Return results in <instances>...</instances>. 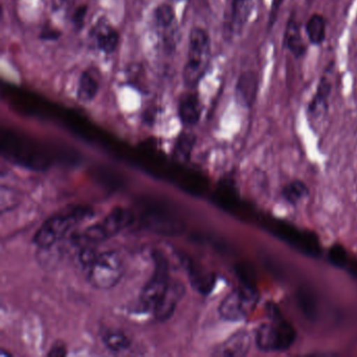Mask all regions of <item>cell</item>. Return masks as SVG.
<instances>
[{
  "label": "cell",
  "instance_id": "4fadbf2b",
  "mask_svg": "<svg viewBox=\"0 0 357 357\" xmlns=\"http://www.w3.org/2000/svg\"><path fill=\"white\" fill-rule=\"evenodd\" d=\"M258 74L255 70H245L238 77L235 87V98L238 104L245 108H252L258 97Z\"/></svg>",
  "mask_w": 357,
  "mask_h": 357
},
{
  "label": "cell",
  "instance_id": "277c9868",
  "mask_svg": "<svg viewBox=\"0 0 357 357\" xmlns=\"http://www.w3.org/2000/svg\"><path fill=\"white\" fill-rule=\"evenodd\" d=\"M132 221V214L128 210L124 208H114L101 221L75 236L74 242L83 248L103 243L129 227Z\"/></svg>",
  "mask_w": 357,
  "mask_h": 357
},
{
  "label": "cell",
  "instance_id": "4316f807",
  "mask_svg": "<svg viewBox=\"0 0 357 357\" xmlns=\"http://www.w3.org/2000/svg\"><path fill=\"white\" fill-rule=\"evenodd\" d=\"M66 3V0H52V8H53L54 11H56V10L60 9Z\"/></svg>",
  "mask_w": 357,
  "mask_h": 357
},
{
  "label": "cell",
  "instance_id": "d4e9b609",
  "mask_svg": "<svg viewBox=\"0 0 357 357\" xmlns=\"http://www.w3.org/2000/svg\"><path fill=\"white\" fill-rule=\"evenodd\" d=\"M61 37V32L53 26H45L39 34V38L43 41H57Z\"/></svg>",
  "mask_w": 357,
  "mask_h": 357
},
{
  "label": "cell",
  "instance_id": "30bf717a",
  "mask_svg": "<svg viewBox=\"0 0 357 357\" xmlns=\"http://www.w3.org/2000/svg\"><path fill=\"white\" fill-rule=\"evenodd\" d=\"M330 66H331V62H330L329 66L326 68L324 74L321 75L317 91L307 107V114L310 120H319L327 114L328 109H329V99L332 91V68Z\"/></svg>",
  "mask_w": 357,
  "mask_h": 357
},
{
  "label": "cell",
  "instance_id": "ba28073f",
  "mask_svg": "<svg viewBox=\"0 0 357 357\" xmlns=\"http://www.w3.org/2000/svg\"><path fill=\"white\" fill-rule=\"evenodd\" d=\"M254 9V0H227L225 11V34L233 38L241 34Z\"/></svg>",
  "mask_w": 357,
  "mask_h": 357
},
{
  "label": "cell",
  "instance_id": "9a60e30c",
  "mask_svg": "<svg viewBox=\"0 0 357 357\" xmlns=\"http://www.w3.org/2000/svg\"><path fill=\"white\" fill-rule=\"evenodd\" d=\"M179 120L185 126H195L202 114V105L197 93H185L181 96L177 105Z\"/></svg>",
  "mask_w": 357,
  "mask_h": 357
},
{
  "label": "cell",
  "instance_id": "ffe728a7",
  "mask_svg": "<svg viewBox=\"0 0 357 357\" xmlns=\"http://www.w3.org/2000/svg\"><path fill=\"white\" fill-rule=\"evenodd\" d=\"M308 194V189L306 185L302 181H294L288 183L282 192V195L285 198L286 202L289 204H296L304 199Z\"/></svg>",
  "mask_w": 357,
  "mask_h": 357
},
{
  "label": "cell",
  "instance_id": "603a6c76",
  "mask_svg": "<svg viewBox=\"0 0 357 357\" xmlns=\"http://www.w3.org/2000/svg\"><path fill=\"white\" fill-rule=\"evenodd\" d=\"M87 12H89V7L86 5H81L76 8L72 16V22L75 30H82L85 24V20H86Z\"/></svg>",
  "mask_w": 357,
  "mask_h": 357
},
{
  "label": "cell",
  "instance_id": "5bb4252c",
  "mask_svg": "<svg viewBox=\"0 0 357 357\" xmlns=\"http://www.w3.org/2000/svg\"><path fill=\"white\" fill-rule=\"evenodd\" d=\"M283 43L284 47L296 59L306 55L307 43L302 35V26L294 13L290 15L286 24Z\"/></svg>",
  "mask_w": 357,
  "mask_h": 357
},
{
  "label": "cell",
  "instance_id": "ac0fdd59",
  "mask_svg": "<svg viewBox=\"0 0 357 357\" xmlns=\"http://www.w3.org/2000/svg\"><path fill=\"white\" fill-rule=\"evenodd\" d=\"M100 337L104 346L112 352H124L128 350L131 344L130 338L127 336V334L116 328H102L100 330Z\"/></svg>",
  "mask_w": 357,
  "mask_h": 357
},
{
  "label": "cell",
  "instance_id": "9c48e42d",
  "mask_svg": "<svg viewBox=\"0 0 357 357\" xmlns=\"http://www.w3.org/2000/svg\"><path fill=\"white\" fill-rule=\"evenodd\" d=\"M89 38L93 47L105 55L114 54L120 43L118 30L105 17H100L93 24L89 31Z\"/></svg>",
  "mask_w": 357,
  "mask_h": 357
},
{
  "label": "cell",
  "instance_id": "3957f363",
  "mask_svg": "<svg viewBox=\"0 0 357 357\" xmlns=\"http://www.w3.org/2000/svg\"><path fill=\"white\" fill-rule=\"evenodd\" d=\"M212 43L208 31L195 26L190 31L187 62L183 68V79L185 86L196 89L210 68Z\"/></svg>",
  "mask_w": 357,
  "mask_h": 357
},
{
  "label": "cell",
  "instance_id": "e0dca14e",
  "mask_svg": "<svg viewBox=\"0 0 357 357\" xmlns=\"http://www.w3.org/2000/svg\"><path fill=\"white\" fill-rule=\"evenodd\" d=\"M100 91V81L93 70L82 72L77 85L76 96L81 103H91L97 97Z\"/></svg>",
  "mask_w": 357,
  "mask_h": 357
},
{
  "label": "cell",
  "instance_id": "52a82bcc",
  "mask_svg": "<svg viewBox=\"0 0 357 357\" xmlns=\"http://www.w3.org/2000/svg\"><path fill=\"white\" fill-rule=\"evenodd\" d=\"M258 294L252 287H240L229 292L219 306V313L227 321L245 319L258 303Z\"/></svg>",
  "mask_w": 357,
  "mask_h": 357
},
{
  "label": "cell",
  "instance_id": "2e32d148",
  "mask_svg": "<svg viewBox=\"0 0 357 357\" xmlns=\"http://www.w3.org/2000/svg\"><path fill=\"white\" fill-rule=\"evenodd\" d=\"M252 340L246 331H238L215 349L217 356H244L250 349Z\"/></svg>",
  "mask_w": 357,
  "mask_h": 357
},
{
  "label": "cell",
  "instance_id": "5b68a950",
  "mask_svg": "<svg viewBox=\"0 0 357 357\" xmlns=\"http://www.w3.org/2000/svg\"><path fill=\"white\" fill-rule=\"evenodd\" d=\"M296 332L291 324L283 319H271L262 324L256 332V344L264 352H281L294 344Z\"/></svg>",
  "mask_w": 357,
  "mask_h": 357
},
{
  "label": "cell",
  "instance_id": "7402d4cb",
  "mask_svg": "<svg viewBox=\"0 0 357 357\" xmlns=\"http://www.w3.org/2000/svg\"><path fill=\"white\" fill-rule=\"evenodd\" d=\"M195 141V135L192 133H181L177 139L176 145H175L176 155L181 158H188L191 153Z\"/></svg>",
  "mask_w": 357,
  "mask_h": 357
},
{
  "label": "cell",
  "instance_id": "d6986e66",
  "mask_svg": "<svg viewBox=\"0 0 357 357\" xmlns=\"http://www.w3.org/2000/svg\"><path fill=\"white\" fill-rule=\"evenodd\" d=\"M305 33L310 45L314 47L323 45L327 35V20L321 14L314 13L305 24Z\"/></svg>",
  "mask_w": 357,
  "mask_h": 357
},
{
  "label": "cell",
  "instance_id": "7c38bea8",
  "mask_svg": "<svg viewBox=\"0 0 357 357\" xmlns=\"http://www.w3.org/2000/svg\"><path fill=\"white\" fill-rule=\"evenodd\" d=\"M185 294V285L181 281L171 280L166 292L154 308L153 314L155 319L160 321L170 319Z\"/></svg>",
  "mask_w": 357,
  "mask_h": 357
},
{
  "label": "cell",
  "instance_id": "44dd1931",
  "mask_svg": "<svg viewBox=\"0 0 357 357\" xmlns=\"http://www.w3.org/2000/svg\"><path fill=\"white\" fill-rule=\"evenodd\" d=\"M192 286L202 294H208L215 284V279L212 275L208 273H202V271H193L190 273Z\"/></svg>",
  "mask_w": 357,
  "mask_h": 357
},
{
  "label": "cell",
  "instance_id": "484cf974",
  "mask_svg": "<svg viewBox=\"0 0 357 357\" xmlns=\"http://www.w3.org/2000/svg\"><path fill=\"white\" fill-rule=\"evenodd\" d=\"M64 355H66V346H64V344H60V342L54 344L49 352V356L52 357H60L64 356Z\"/></svg>",
  "mask_w": 357,
  "mask_h": 357
},
{
  "label": "cell",
  "instance_id": "8992f818",
  "mask_svg": "<svg viewBox=\"0 0 357 357\" xmlns=\"http://www.w3.org/2000/svg\"><path fill=\"white\" fill-rule=\"evenodd\" d=\"M153 260V273L144 286L139 296V306L144 311L154 310L171 281L166 257L160 252H154Z\"/></svg>",
  "mask_w": 357,
  "mask_h": 357
},
{
  "label": "cell",
  "instance_id": "cb8c5ba5",
  "mask_svg": "<svg viewBox=\"0 0 357 357\" xmlns=\"http://www.w3.org/2000/svg\"><path fill=\"white\" fill-rule=\"evenodd\" d=\"M285 0H271V10H269L268 15V24H267V28L268 30H271L275 26V22L278 20V16H279L280 9L283 6Z\"/></svg>",
  "mask_w": 357,
  "mask_h": 357
},
{
  "label": "cell",
  "instance_id": "7a4b0ae2",
  "mask_svg": "<svg viewBox=\"0 0 357 357\" xmlns=\"http://www.w3.org/2000/svg\"><path fill=\"white\" fill-rule=\"evenodd\" d=\"M93 216V210L89 206H66L54 216L50 217L33 237V242L39 248H50L61 241L68 233L83 221Z\"/></svg>",
  "mask_w": 357,
  "mask_h": 357
},
{
  "label": "cell",
  "instance_id": "6da1fadb",
  "mask_svg": "<svg viewBox=\"0 0 357 357\" xmlns=\"http://www.w3.org/2000/svg\"><path fill=\"white\" fill-rule=\"evenodd\" d=\"M79 259L87 281L97 289H112L124 275V263L114 250L100 252L93 246H86L81 250Z\"/></svg>",
  "mask_w": 357,
  "mask_h": 357
},
{
  "label": "cell",
  "instance_id": "8fae6325",
  "mask_svg": "<svg viewBox=\"0 0 357 357\" xmlns=\"http://www.w3.org/2000/svg\"><path fill=\"white\" fill-rule=\"evenodd\" d=\"M154 26L162 33V41L168 49L175 47V34L177 31L176 14L172 6L162 3L153 12Z\"/></svg>",
  "mask_w": 357,
  "mask_h": 357
}]
</instances>
